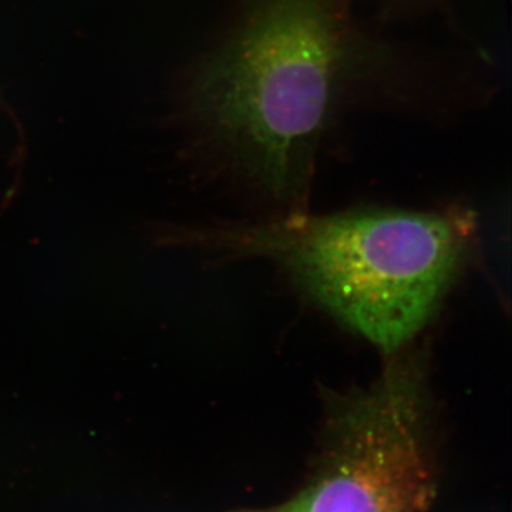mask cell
<instances>
[{
  "instance_id": "6da1fadb",
  "label": "cell",
  "mask_w": 512,
  "mask_h": 512,
  "mask_svg": "<svg viewBox=\"0 0 512 512\" xmlns=\"http://www.w3.org/2000/svg\"><path fill=\"white\" fill-rule=\"evenodd\" d=\"M392 63L345 0H241L185 82L178 113L190 150L265 215L308 211L330 128Z\"/></svg>"
},
{
  "instance_id": "7a4b0ae2",
  "label": "cell",
  "mask_w": 512,
  "mask_h": 512,
  "mask_svg": "<svg viewBox=\"0 0 512 512\" xmlns=\"http://www.w3.org/2000/svg\"><path fill=\"white\" fill-rule=\"evenodd\" d=\"M160 245L274 265L303 296L390 356L427 328L476 258V215L362 210L158 224Z\"/></svg>"
},
{
  "instance_id": "3957f363",
  "label": "cell",
  "mask_w": 512,
  "mask_h": 512,
  "mask_svg": "<svg viewBox=\"0 0 512 512\" xmlns=\"http://www.w3.org/2000/svg\"><path fill=\"white\" fill-rule=\"evenodd\" d=\"M319 454L288 500L235 512H429L436 494L430 355L387 356L366 387L322 389Z\"/></svg>"
}]
</instances>
